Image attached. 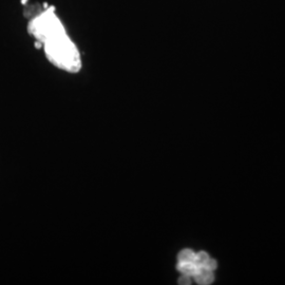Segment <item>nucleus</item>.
<instances>
[{"instance_id": "f03ea898", "label": "nucleus", "mask_w": 285, "mask_h": 285, "mask_svg": "<svg viewBox=\"0 0 285 285\" xmlns=\"http://www.w3.org/2000/svg\"><path fill=\"white\" fill-rule=\"evenodd\" d=\"M218 263L206 252L194 253L192 249L185 248L178 255V269L182 276L193 279L198 284L208 285L214 280V270Z\"/></svg>"}, {"instance_id": "7ed1b4c3", "label": "nucleus", "mask_w": 285, "mask_h": 285, "mask_svg": "<svg viewBox=\"0 0 285 285\" xmlns=\"http://www.w3.org/2000/svg\"><path fill=\"white\" fill-rule=\"evenodd\" d=\"M28 31L43 46L48 40L67 33L62 20L57 16L54 8H45L42 12L30 19Z\"/></svg>"}, {"instance_id": "f257e3e1", "label": "nucleus", "mask_w": 285, "mask_h": 285, "mask_svg": "<svg viewBox=\"0 0 285 285\" xmlns=\"http://www.w3.org/2000/svg\"><path fill=\"white\" fill-rule=\"evenodd\" d=\"M43 49L47 59L57 69L72 74L81 70L80 52L68 33L48 40L43 44Z\"/></svg>"}]
</instances>
